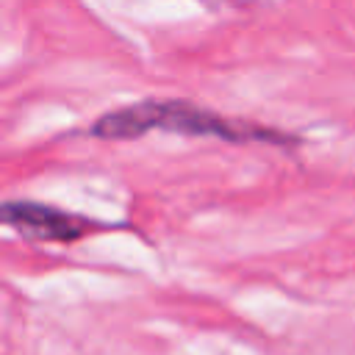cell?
Instances as JSON below:
<instances>
[{"label": "cell", "instance_id": "obj_2", "mask_svg": "<svg viewBox=\"0 0 355 355\" xmlns=\"http://www.w3.org/2000/svg\"><path fill=\"white\" fill-rule=\"evenodd\" d=\"M3 222L36 241H75L92 230V222L50 205L14 200L3 205Z\"/></svg>", "mask_w": 355, "mask_h": 355}, {"label": "cell", "instance_id": "obj_1", "mask_svg": "<svg viewBox=\"0 0 355 355\" xmlns=\"http://www.w3.org/2000/svg\"><path fill=\"white\" fill-rule=\"evenodd\" d=\"M155 128L169 133H183V136H214L225 141H286V136H275V130L225 119L208 108H200L183 100H144V103L116 108L92 125V136L141 139Z\"/></svg>", "mask_w": 355, "mask_h": 355}]
</instances>
